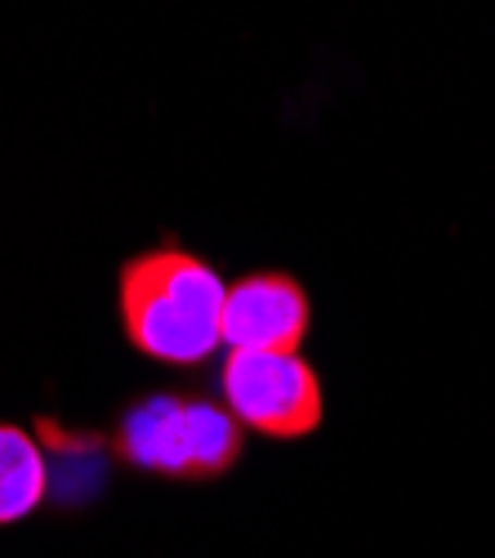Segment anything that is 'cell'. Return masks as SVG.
<instances>
[{
	"label": "cell",
	"instance_id": "cell-1",
	"mask_svg": "<svg viewBox=\"0 0 495 558\" xmlns=\"http://www.w3.org/2000/svg\"><path fill=\"white\" fill-rule=\"evenodd\" d=\"M223 300L228 282L193 251L152 246L125 259L116 282L121 331L165 366H197L223 344Z\"/></svg>",
	"mask_w": 495,
	"mask_h": 558
},
{
	"label": "cell",
	"instance_id": "cell-2",
	"mask_svg": "<svg viewBox=\"0 0 495 558\" xmlns=\"http://www.w3.org/2000/svg\"><path fill=\"white\" fill-rule=\"evenodd\" d=\"M112 451L144 474L210 483L242 456V421L223 402L157 393L125 411Z\"/></svg>",
	"mask_w": 495,
	"mask_h": 558
},
{
	"label": "cell",
	"instance_id": "cell-3",
	"mask_svg": "<svg viewBox=\"0 0 495 558\" xmlns=\"http://www.w3.org/2000/svg\"><path fill=\"white\" fill-rule=\"evenodd\" d=\"M219 389L242 429L295 442L322 429L326 393L318 371L304 353H259V349H228L219 366Z\"/></svg>",
	"mask_w": 495,
	"mask_h": 558
},
{
	"label": "cell",
	"instance_id": "cell-4",
	"mask_svg": "<svg viewBox=\"0 0 495 558\" xmlns=\"http://www.w3.org/2000/svg\"><path fill=\"white\" fill-rule=\"evenodd\" d=\"M312 322L308 291L290 272H250L223 300V344L259 353H299Z\"/></svg>",
	"mask_w": 495,
	"mask_h": 558
},
{
	"label": "cell",
	"instance_id": "cell-5",
	"mask_svg": "<svg viewBox=\"0 0 495 558\" xmlns=\"http://www.w3.org/2000/svg\"><path fill=\"white\" fill-rule=\"evenodd\" d=\"M50 496L45 447L14 421H0V527L27 523Z\"/></svg>",
	"mask_w": 495,
	"mask_h": 558
}]
</instances>
